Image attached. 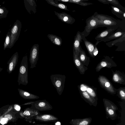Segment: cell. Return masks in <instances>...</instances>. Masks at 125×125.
Returning a JSON list of instances; mask_svg holds the SVG:
<instances>
[{
    "label": "cell",
    "mask_w": 125,
    "mask_h": 125,
    "mask_svg": "<svg viewBox=\"0 0 125 125\" xmlns=\"http://www.w3.org/2000/svg\"><path fill=\"white\" fill-rule=\"evenodd\" d=\"M94 14L98 20L97 28L105 27L108 28L116 29L120 24L119 21L110 16L102 14H99L97 12H95Z\"/></svg>",
    "instance_id": "1"
},
{
    "label": "cell",
    "mask_w": 125,
    "mask_h": 125,
    "mask_svg": "<svg viewBox=\"0 0 125 125\" xmlns=\"http://www.w3.org/2000/svg\"><path fill=\"white\" fill-rule=\"evenodd\" d=\"M17 82L18 85H26L28 83V57L27 55L22 58L19 68Z\"/></svg>",
    "instance_id": "2"
},
{
    "label": "cell",
    "mask_w": 125,
    "mask_h": 125,
    "mask_svg": "<svg viewBox=\"0 0 125 125\" xmlns=\"http://www.w3.org/2000/svg\"><path fill=\"white\" fill-rule=\"evenodd\" d=\"M50 78L57 93L61 95L64 89L66 76L64 75L60 74H52L50 76Z\"/></svg>",
    "instance_id": "3"
},
{
    "label": "cell",
    "mask_w": 125,
    "mask_h": 125,
    "mask_svg": "<svg viewBox=\"0 0 125 125\" xmlns=\"http://www.w3.org/2000/svg\"><path fill=\"white\" fill-rule=\"evenodd\" d=\"M22 24L21 21L17 20L14 23L10 31L11 35L10 42L9 48H12L18 40Z\"/></svg>",
    "instance_id": "4"
},
{
    "label": "cell",
    "mask_w": 125,
    "mask_h": 125,
    "mask_svg": "<svg viewBox=\"0 0 125 125\" xmlns=\"http://www.w3.org/2000/svg\"><path fill=\"white\" fill-rule=\"evenodd\" d=\"M107 118H110L112 120H115L117 116L116 111L118 109L117 106L113 102L108 100H103Z\"/></svg>",
    "instance_id": "5"
},
{
    "label": "cell",
    "mask_w": 125,
    "mask_h": 125,
    "mask_svg": "<svg viewBox=\"0 0 125 125\" xmlns=\"http://www.w3.org/2000/svg\"><path fill=\"white\" fill-rule=\"evenodd\" d=\"M98 20L94 14L88 18L86 20V25L84 31L82 32L85 37L88 36L93 29L97 28Z\"/></svg>",
    "instance_id": "6"
},
{
    "label": "cell",
    "mask_w": 125,
    "mask_h": 125,
    "mask_svg": "<svg viewBox=\"0 0 125 125\" xmlns=\"http://www.w3.org/2000/svg\"><path fill=\"white\" fill-rule=\"evenodd\" d=\"M30 108L39 111L49 110L53 107L46 100H42L32 101Z\"/></svg>",
    "instance_id": "7"
},
{
    "label": "cell",
    "mask_w": 125,
    "mask_h": 125,
    "mask_svg": "<svg viewBox=\"0 0 125 125\" xmlns=\"http://www.w3.org/2000/svg\"><path fill=\"white\" fill-rule=\"evenodd\" d=\"M39 45L35 44L31 47L30 52L29 61L30 68H35L38 59Z\"/></svg>",
    "instance_id": "8"
},
{
    "label": "cell",
    "mask_w": 125,
    "mask_h": 125,
    "mask_svg": "<svg viewBox=\"0 0 125 125\" xmlns=\"http://www.w3.org/2000/svg\"><path fill=\"white\" fill-rule=\"evenodd\" d=\"M82 33L79 31L77 32L74 37L73 43V50L77 57L82 48L80 45L82 40Z\"/></svg>",
    "instance_id": "9"
},
{
    "label": "cell",
    "mask_w": 125,
    "mask_h": 125,
    "mask_svg": "<svg viewBox=\"0 0 125 125\" xmlns=\"http://www.w3.org/2000/svg\"><path fill=\"white\" fill-rule=\"evenodd\" d=\"M18 53L16 52L12 55L8 61L7 72L9 74L14 70L18 63Z\"/></svg>",
    "instance_id": "10"
},
{
    "label": "cell",
    "mask_w": 125,
    "mask_h": 125,
    "mask_svg": "<svg viewBox=\"0 0 125 125\" xmlns=\"http://www.w3.org/2000/svg\"><path fill=\"white\" fill-rule=\"evenodd\" d=\"M34 119L37 121L41 122H55L59 119L54 115L50 114H40L36 116Z\"/></svg>",
    "instance_id": "11"
},
{
    "label": "cell",
    "mask_w": 125,
    "mask_h": 125,
    "mask_svg": "<svg viewBox=\"0 0 125 125\" xmlns=\"http://www.w3.org/2000/svg\"><path fill=\"white\" fill-rule=\"evenodd\" d=\"M54 12L58 18L63 22L72 24L75 22V19L67 13L65 12L58 13L55 11Z\"/></svg>",
    "instance_id": "12"
},
{
    "label": "cell",
    "mask_w": 125,
    "mask_h": 125,
    "mask_svg": "<svg viewBox=\"0 0 125 125\" xmlns=\"http://www.w3.org/2000/svg\"><path fill=\"white\" fill-rule=\"evenodd\" d=\"M98 80L102 86L110 93L114 94L115 93V89L110 81L105 77L100 76Z\"/></svg>",
    "instance_id": "13"
},
{
    "label": "cell",
    "mask_w": 125,
    "mask_h": 125,
    "mask_svg": "<svg viewBox=\"0 0 125 125\" xmlns=\"http://www.w3.org/2000/svg\"><path fill=\"white\" fill-rule=\"evenodd\" d=\"M24 2L26 9L30 14L36 12L37 5L35 0H24Z\"/></svg>",
    "instance_id": "14"
},
{
    "label": "cell",
    "mask_w": 125,
    "mask_h": 125,
    "mask_svg": "<svg viewBox=\"0 0 125 125\" xmlns=\"http://www.w3.org/2000/svg\"><path fill=\"white\" fill-rule=\"evenodd\" d=\"M92 120L91 117L74 119L70 120L69 123L71 125H90Z\"/></svg>",
    "instance_id": "15"
},
{
    "label": "cell",
    "mask_w": 125,
    "mask_h": 125,
    "mask_svg": "<svg viewBox=\"0 0 125 125\" xmlns=\"http://www.w3.org/2000/svg\"><path fill=\"white\" fill-rule=\"evenodd\" d=\"M116 29L109 28L101 32L95 38L97 41L101 42L103 40L107 37L114 32Z\"/></svg>",
    "instance_id": "16"
},
{
    "label": "cell",
    "mask_w": 125,
    "mask_h": 125,
    "mask_svg": "<svg viewBox=\"0 0 125 125\" xmlns=\"http://www.w3.org/2000/svg\"><path fill=\"white\" fill-rule=\"evenodd\" d=\"M23 114L24 115L27 116L28 121L31 123L34 117L40 114L39 111L31 109L30 108L25 110Z\"/></svg>",
    "instance_id": "17"
},
{
    "label": "cell",
    "mask_w": 125,
    "mask_h": 125,
    "mask_svg": "<svg viewBox=\"0 0 125 125\" xmlns=\"http://www.w3.org/2000/svg\"><path fill=\"white\" fill-rule=\"evenodd\" d=\"M18 91L20 95L23 98L27 99H37L40 97L37 95L32 94L22 89L18 88Z\"/></svg>",
    "instance_id": "18"
},
{
    "label": "cell",
    "mask_w": 125,
    "mask_h": 125,
    "mask_svg": "<svg viewBox=\"0 0 125 125\" xmlns=\"http://www.w3.org/2000/svg\"><path fill=\"white\" fill-rule=\"evenodd\" d=\"M82 95L85 101L91 106H96L97 104V100L92 97L85 91L82 92Z\"/></svg>",
    "instance_id": "19"
},
{
    "label": "cell",
    "mask_w": 125,
    "mask_h": 125,
    "mask_svg": "<svg viewBox=\"0 0 125 125\" xmlns=\"http://www.w3.org/2000/svg\"><path fill=\"white\" fill-rule=\"evenodd\" d=\"M85 37V36L82 33V40L83 41L87 51L90 55L92 57H94L93 52L95 47V44H94L88 41Z\"/></svg>",
    "instance_id": "20"
},
{
    "label": "cell",
    "mask_w": 125,
    "mask_h": 125,
    "mask_svg": "<svg viewBox=\"0 0 125 125\" xmlns=\"http://www.w3.org/2000/svg\"><path fill=\"white\" fill-rule=\"evenodd\" d=\"M47 37L51 42L54 45L58 46L61 45L62 41L60 37L51 34H48Z\"/></svg>",
    "instance_id": "21"
},
{
    "label": "cell",
    "mask_w": 125,
    "mask_h": 125,
    "mask_svg": "<svg viewBox=\"0 0 125 125\" xmlns=\"http://www.w3.org/2000/svg\"><path fill=\"white\" fill-rule=\"evenodd\" d=\"M73 56L74 63L76 67L82 73L85 71V69L79 59L73 50Z\"/></svg>",
    "instance_id": "22"
},
{
    "label": "cell",
    "mask_w": 125,
    "mask_h": 125,
    "mask_svg": "<svg viewBox=\"0 0 125 125\" xmlns=\"http://www.w3.org/2000/svg\"><path fill=\"white\" fill-rule=\"evenodd\" d=\"M125 34V32L123 31H118L113 32L109 36L103 40L102 41L104 42L108 41L113 39H116Z\"/></svg>",
    "instance_id": "23"
},
{
    "label": "cell",
    "mask_w": 125,
    "mask_h": 125,
    "mask_svg": "<svg viewBox=\"0 0 125 125\" xmlns=\"http://www.w3.org/2000/svg\"><path fill=\"white\" fill-rule=\"evenodd\" d=\"M46 1L49 4L51 5L63 10L69 11L67 9L66 5L58 3L57 0H46Z\"/></svg>",
    "instance_id": "24"
},
{
    "label": "cell",
    "mask_w": 125,
    "mask_h": 125,
    "mask_svg": "<svg viewBox=\"0 0 125 125\" xmlns=\"http://www.w3.org/2000/svg\"><path fill=\"white\" fill-rule=\"evenodd\" d=\"M80 89L82 91L86 92L90 96L94 98L96 97V94L94 90L86 85L83 84L81 85Z\"/></svg>",
    "instance_id": "25"
},
{
    "label": "cell",
    "mask_w": 125,
    "mask_h": 125,
    "mask_svg": "<svg viewBox=\"0 0 125 125\" xmlns=\"http://www.w3.org/2000/svg\"><path fill=\"white\" fill-rule=\"evenodd\" d=\"M99 1L104 4H108L110 3L116 7H119L122 9L123 8L119 4L117 0H97Z\"/></svg>",
    "instance_id": "26"
},
{
    "label": "cell",
    "mask_w": 125,
    "mask_h": 125,
    "mask_svg": "<svg viewBox=\"0 0 125 125\" xmlns=\"http://www.w3.org/2000/svg\"><path fill=\"white\" fill-rule=\"evenodd\" d=\"M11 35L10 31H9L6 34L5 40L4 44L3 49L9 48L10 42Z\"/></svg>",
    "instance_id": "27"
},
{
    "label": "cell",
    "mask_w": 125,
    "mask_h": 125,
    "mask_svg": "<svg viewBox=\"0 0 125 125\" xmlns=\"http://www.w3.org/2000/svg\"><path fill=\"white\" fill-rule=\"evenodd\" d=\"M8 12V10L5 7H0V19L6 18Z\"/></svg>",
    "instance_id": "28"
},
{
    "label": "cell",
    "mask_w": 125,
    "mask_h": 125,
    "mask_svg": "<svg viewBox=\"0 0 125 125\" xmlns=\"http://www.w3.org/2000/svg\"><path fill=\"white\" fill-rule=\"evenodd\" d=\"M111 63L105 61H103L101 62L98 65L97 67L96 68V71H99L102 68L104 67H109L111 65Z\"/></svg>",
    "instance_id": "29"
},
{
    "label": "cell",
    "mask_w": 125,
    "mask_h": 125,
    "mask_svg": "<svg viewBox=\"0 0 125 125\" xmlns=\"http://www.w3.org/2000/svg\"><path fill=\"white\" fill-rule=\"evenodd\" d=\"M78 57L81 62H85L87 60V57L85 52L82 48L79 53Z\"/></svg>",
    "instance_id": "30"
},
{
    "label": "cell",
    "mask_w": 125,
    "mask_h": 125,
    "mask_svg": "<svg viewBox=\"0 0 125 125\" xmlns=\"http://www.w3.org/2000/svg\"><path fill=\"white\" fill-rule=\"evenodd\" d=\"M113 78L114 82L117 83H121L123 80L122 77L117 73L114 74L113 76Z\"/></svg>",
    "instance_id": "31"
},
{
    "label": "cell",
    "mask_w": 125,
    "mask_h": 125,
    "mask_svg": "<svg viewBox=\"0 0 125 125\" xmlns=\"http://www.w3.org/2000/svg\"><path fill=\"white\" fill-rule=\"evenodd\" d=\"M112 11L114 13L117 14H123L124 12L120 10L118 8L113 6H111Z\"/></svg>",
    "instance_id": "32"
},
{
    "label": "cell",
    "mask_w": 125,
    "mask_h": 125,
    "mask_svg": "<svg viewBox=\"0 0 125 125\" xmlns=\"http://www.w3.org/2000/svg\"><path fill=\"white\" fill-rule=\"evenodd\" d=\"M100 42V41H97L95 44V46L93 52L94 56H96L98 53V51L96 46L98 43Z\"/></svg>",
    "instance_id": "33"
},
{
    "label": "cell",
    "mask_w": 125,
    "mask_h": 125,
    "mask_svg": "<svg viewBox=\"0 0 125 125\" xmlns=\"http://www.w3.org/2000/svg\"><path fill=\"white\" fill-rule=\"evenodd\" d=\"M75 4H77L83 6H85L93 4V3H91L85 2H77L75 3Z\"/></svg>",
    "instance_id": "34"
},
{
    "label": "cell",
    "mask_w": 125,
    "mask_h": 125,
    "mask_svg": "<svg viewBox=\"0 0 125 125\" xmlns=\"http://www.w3.org/2000/svg\"><path fill=\"white\" fill-rule=\"evenodd\" d=\"M119 95L121 99L124 100H125V93L124 90L121 89L119 92Z\"/></svg>",
    "instance_id": "35"
},
{
    "label": "cell",
    "mask_w": 125,
    "mask_h": 125,
    "mask_svg": "<svg viewBox=\"0 0 125 125\" xmlns=\"http://www.w3.org/2000/svg\"><path fill=\"white\" fill-rule=\"evenodd\" d=\"M89 0H69V2L75 3V2H84L87 1Z\"/></svg>",
    "instance_id": "36"
},
{
    "label": "cell",
    "mask_w": 125,
    "mask_h": 125,
    "mask_svg": "<svg viewBox=\"0 0 125 125\" xmlns=\"http://www.w3.org/2000/svg\"><path fill=\"white\" fill-rule=\"evenodd\" d=\"M7 120L8 119L7 118H3L1 120L0 123L4 125L6 123Z\"/></svg>",
    "instance_id": "37"
},
{
    "label": "cell",
    "mask_w": 125,
    "mask_h": 125,
    "mask_svg": "<svg viewBox=\"0 0 125 125\" xmlns=\"http://www.w3.org/2000/svg\"><path fill=\"white\" fill-rule=\"evenodd\" d=\"M4 118H7L8 120H9L12 118V116L11 115L9 114H8L5 115Z\"/></svg>",
    "instance_id": "38"
},
{
    "label": "cell",
    "mask_w": 125,
    "mask_h": 125,
    "mask_svg": "<svg viewBox=\"0 0 125 125\" xmlns=\"http://www.w3.org/2000/svg\"><path fill=\"white\" fill-rule=\"evenodd\" d=\"M14 107L15 109L18 111H19L20 110V106L17 105H14Z\"/></svg>",
    "instance_id": "39"
},
{
    "label": "cell",
    "mask_w": 125,
    "mask_h": 125,
    "mask_svg": "<svg viewBox=\"0 0 125 125\" xmlns=\"http://www.w3.org/2000/svg\"><path fill=\"white\" fill-rule=\"evenodd\" d=\"M58 1L63 2H69V0H57Z\"/></svg>",
    "instance_id": "40"
},
{
    "label": "cell",
    "mask_w": 125,
    "mask_h": 125,
    "mask_svg": "<svg viewBox=\"0 0 125 125\" xmlns=\"http://www.w3.org/2000/svg\"><path fill=\"white\" fill-rule=\"evenodd\" d=\"M32 125H47V124H35Z\"/></svg>",
    "instance_id": "41"
},
{
    "label": "cell",
    "mask_w": 125,
    "mask_h": 125,
    "mask_svg": "<svg viewBox=\"0 0 125 125\" xmlns=\"http://www.w3.org/2000/svg\"><path fill=\"white\" fill-rule=\"evenodd\" d=\"M123 17H124V18H125V12H124L123 13Z\"/></svg>",
    "instance_id": "42"
},
{
    "label": "cell",
    "mask_w": 125,
    "mask_h": 125,
    "mask_svg": "<svg viewBox=\"0 0 125 125\" xmlns=\"http://www.w3.org/2000/svg\"><path fill=\"white\" fill-rule=\"evenodd\" d=\"M3 69L1 67H0V73L2 70Z\"/></svg>",
    "instance_id": "43"
},
{
    "label": "cell",
    "mask_w": 125,
    "mask_h": 125,
    "mask_svg": "<svg viewBox=\"0 0 125 125\" xmlns=\"http://www.w3.org/2000/svg\"><path fill=\"white\" fill-rule=\"evenodd\" d=\"M1 32V31H0V33Z\"/></svg>",
    "instance_id": "44"
}]
</instances>
